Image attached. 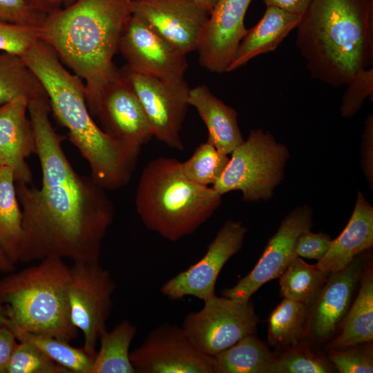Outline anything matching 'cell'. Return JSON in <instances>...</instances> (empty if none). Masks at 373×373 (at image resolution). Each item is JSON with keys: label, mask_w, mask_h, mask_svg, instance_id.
Returning <instances> with one entry per match:
<instances>
[{"label": "cell", "mask_w": 373, "mask_h": 373, "mask_svg": "<svg viewBox=\"0 0 373 373\" xmlns=\"http://www.w3.org/2000/svg\"><path fill=\"white\" fill-rule=\"evenodd\" d=\"M302 15L274 6H266L265 12L240 41L227 72L236 70L256 57L274 51L299 24Z\"/></svg>", "instance_id": "obj_21"}, {"label": "cell", "mask_w": 373, "mask_h": 373, "mask_svg": "<svg viewBox=\"0 0 373 373\" xmlns=\"http://www.w3.org/2000/svg\"><path fill=\"white\" fill-rule=\"evenodd\" d=\"M309 306L284 298L273 310L268 326V341L274 346H295L307 334Z\"/></svg>", "instance_id": "obj_28"}, {"label": "cell", "mask_w": 373, "mask_h": 373, "mask_svg": "<svg viewBox=\"0 0 373 373\" xmlns=\"http://www.w3.org/2000/svg\"><path fill=\"white\" fill-rule=\"evenodd\" d=\"M42 84L50 111L68 132L70 142L87 161L90 176L105 190H117L130 182L141 146L106 133L88 110L85 85L62 65L55 50L39 39L22 57Z\"/></svg>", "instance_id": "obj_2"}, {"label": "cell", "mask_w": 373, "mask_h": 373, "mask_svg": "<svg viewBox=\"0 0 373 373\" xmlns=\"http://www.w3.org/2000/svg\"><path fill=\"white\" fill-rule=\"evenodd\" d=\"M39 39V27L0 21V51L24 56Z\"/></svg>", "instance_id": "obj_35"}, {"label": "cell", "mask_w": 373, "mask_h": 373, "mask_svg": "<svg viewBox=\"0 0 373 373\" xmlns=\"http://www.w3.org/2000/svg\"><path fill=\"white\" fill-rule=\"evenodd\" d=\"M137 326L123 320L111 331L99 338L90 373H135L130 359V346L137 333Z\"/></svg>", "instance_id": "obj_26"}, {"label": "cell", "mask_w": 373, "mask_h": 373, "mask_svg": "<svg viewBox=\"0 0 373 373\" xmlns=\"http://www.w3.org/2000/svg\"><path fill=\"white\" fill-rule=\"evenodd\" d=\"M132 0H76L47 15L39 39L85 81L86 99L95 115L100 95L118 68L113 58L132 16Z\"/></svg>", "instance_id": "obj_3"}, {"label": "cell", "mask_w": 373, "mask_h": 373, "mask_svg": "<svg viewBox=\"0 0 373 373\" xmlns=\"http://www.w3.org/2000/svg\"><path fill=\"white\" fill-rule=\"evenodd\" d=\"M247 231L241 222L227 220L202 258L164 283L161 294L171 300L191 296L203 302L216 296L218 275L227 262L242 248Z\"/></svg>", "instance_id": "obj_12"}, {"label": "cell", "mask_w": 373, "mask_h": 373, "mask_svg": "<svg viewBox=\"0 0 373 373\" xmlns=\"http://www.w3.org/2000/svg\"><path fill=\"white\" fill-rule=\"evenodd\" d=\"M332 242L330 236L325 233H313L307 230L298 238L296 253L300 258L319 260L327 252Z\"/></svg>", "instance_id": "obj_38"}, {"label": "cell", "mask_w": 373, "mask_h": 373, "mask_svg": "<svg viewBox=\"0 0 373 373\" xmlns=\"http://www.w3.org/2000/svg\"><path fill=\"white\" fill-rule=\"evenodd\" d=\"M313 212L307 204L292 209L283 220L276 233L269 240L253 269L236 285L222 291L223 296L249 301L251 296L268 281L279 278L298 257V237L312 226Z\"/></svg>", "instance_id": "obj_14"}, {"label": "cell", "mask_w": 373, "mask_h": 373, "mask_svg": "<svg viewBox=\"0 0 373 373\" xmlns=\"http://www.w3.org/2000/svg\"><path fill=\"white\" fill-rule=\"evenodd\" d=\"M363 271L357 296L338 327L341 332L330 343L342 349L372 343L373 339V270L372 263Z\"/></svg>", "instance_id": "obj_23"}, {"label": "cell", "mask_w": 373, "mask_h": 373, "mask_svg": "<svg viewBox=\"0 0 373 373\" xmlns=\"http://www.w3.org/2000/svg\"><path fill=\"white\" fill-rule=\"evenodd\" d=\"M6 373H70L32 344L19 341L10 359Z\"/></svg>", "instance_id": "obj_33"}, {"label": "cell", "mask_w": 373, "mask_h": 373, "mask_svg": "<svg viewBox=\"0 0 373 373\" xmlns=\"http://www.w3.org/2000/svg\"><path fill=\"white\" fill-rule=\"evenodd\" d=\"M76 0H64V3L66 6H69L70 4L73 3Z\"/></svg>", "instance_id": "obj_46"}, {"label": "cell", "mask_w": 373, "mask_h": 373, "mask_svg": "<svg viewBox=\"0 0 373 373\" xmlns=\"http://www.w3.org/2000/svg\"><path fill=\"white\" fill-rule=\"evenodd\" d=\"M373 246V207L358 191L352 216L316 266L327 272L338 271Z\"/></svg>", "instance_id": "obj_20"}, {"label": "cell", "mask_w": 373, "mask_h": 373, "mask_svg": "<svg viewBox=\"0 0 373 373\" xmlns=\"http://www.w3.org/2000/svg\"><path fill=\"white\" fill-rule=\"evenodd\" d=\"M23 236V214L12 169L0 166V248L15 264L19 262Z\"/></svg>", "instance_id": "obj_24"}, {"label": "cell", "mask_w": 373, "mask_h": 373, "mask_svg": "<svg viewBox=\"0 0 373 373\" xmlns=\"http://www.w3.org/2000/svg\"><path fill=\"white\" fill-rule=\"evenodd\" d=\"M340 106L342 117L351 118L361 108L365 100H373L372 66L358 71L346 84Z\"/></svg>", "instance_id": "obj_36"}, {"label": "cell", "mask_w": 373, "mask_h": 373, "mask_svg": "<svg viewBox=\"0 0 373 373\" xmlns=\"http://www.w3.org/2000/svg\"><path fill=\"white\" fill-rule=\"evenodd\" d=\"M296 44L312 78L346 85L373 64V0H312Z\"/></svg>", "instance_id": "obj_4"}, {"label": "cell", "mask_w": 373, "mask_h": 373, "mask_svg": "<svg viewBox=\"0 0 373 373\" xmlns=\"http://www.w3.org/2000/svg\"><path fill=\"white\" fill-rule=\"evenodd\" d=\"M297 345L276 358L269 373H330L336 370L323 357Z\"/></svg>", "instance_id": "obj_32"}, {"label": "cell", "mask_w": 373, "mask_h": 373, "mask_svg": "<svg viewBox=\"0 0 373 373\" xmlns=\"http://www.w3.org/2000/svg\"><path fill=\"white\" fill-rule=\"evenodd\" d=\"M70 267L63 259L47 258L0 281L8 318L7 327L70 342L78 329L69 311Z\"/></svg>", "instance_id": "obj_6"}, {"label": "cell", "mask_w": 373, "mask_h": 373, "mask_svg": "<svg viewBox=\"0 0 373 373\" xmlns=\"http://www.w3.org/2000/svg\"><path fill=\"white\" fill-rule=\"evenodd\" d=\"M252 0H218L200 35L196 50L200 65L217 73L227 72L246 34L245 17Z\"/></svg>", "instance_id": "obj_16"}, {"label": "cell", "mask_w": 373, "mask_h": 373, "mask_svg": "<svg viewBox=\"0 0 373 373\" xmlns=\"http://www.w3.org/2000/svg\"><path fill=\"white\" fill-rule=\"evenodd\" d=\"M46 16L23 0H0V21L39 28Z\"/></svg>", "instance_id": "obj_37"}, {"label": "cell", "mask_w": 373, "mask_h": 373, "mask_svg": "<svg viewBox=\"0 0 373 373\" xmlns=\"http://www.w3.org/2000/svg\"><path fill=\"white\" fill-rule=\"evenodd\" d=\"M28 102L17 98L0 106V166L10 167L15 182L30 184L32 173L26 160L37 151Z\"/></svg>", "instance_id": "obj_19"}, {"label": "cell", "mask_w": 373, "mask_h": 373, "mask_svg": "<svg viewBox=\"0 0 373 373\" xmlns=\"http://www.w3.org/2000/svg\"><path fill=\"white\" fill-rule=\"evenodd\" d=\"M330 273L296 257L279 277L284 298L311 305Z\"/></svg>", "instance_id": "obj_29"}, {"label": "cell", "mask_w": 373, "mask_h": 373, "mask_svg": "<svg viewBox=\"0 0 373 373\" xmlns=\"http://www.w3.org/2000/svg\"><path fill=\"white\" fill-rule=\"evenodd\" d=\"M222 197L211 186L188 180L175 158L160 156L143 169L135 205L147 229L175 242L208 220L221 204Z\"/></svg>", "instance_id": "obj_5"}, {"label": "cell", "mask_w": 373, "mask_h": 373, "mask_svg": "<svg viewBox=\"0 0 373 373\" xmlns=\"http://www.w3.org/2000/svg\"><path fill=\"white\" fill-rule=\"evenodd\" d=\"M115 288L109 271L99 262H75L70 267L68 296L70 320L82 332L83 349L93 359L97 343L107 330Z\"/></svg>", "instance_id": "obj_8"}, {"label": "cell", "mask_w": 373, "mask_h": 373, "mask_svg": "<svg viewBox=\"0 0 373 373\" xmlns=\"http://www.w3.org/2000/svg\"><path fill=\"white\" fill-rule=\"evenodd\" d=\"M189 104L193 106L208 131L207 140L220 152L229 155L243 142L238 113L216 97L205 85L190 88Z\"/></svg>", "instance_id": "obj_22"}, {"label": "cell", "mask_w": 373, "mask_h": 373, "mask_svg": "<svg viewBox=\"0 0 373 373\" xmlns=\"http://www.w3.org/2000/svg\"><path fill=\"white\" fill-rule=\"evenodd\" d=\"M40 162L41 186L15 182L23 214L19 262L47 258L99 262L102 244L113 222L115 207L93 178L79 174L52 127L48 101L28 104Z\"/></svg>", "instance_id": "obj_1"}, {"label": "cell", "mask_w": 373, "mask_h": 373, "mask_svg": "<svg viewBox=\"0 0 373 373\" xmlns=\"http://www.w3.org/2000/svg\"><path fill=\"white\" fill-rule=\"evenodd\" d=\"M365 260L357 256L344 269L329 274L309 310L307 334L314 338L326 340L338 327L350 308Z\"/></svg>", "instance_id": "obj_18"}, {"label": "cell", "mask_w": 373, "mask_h": 373, "mask_svg": "<svg viewBox=\"0 0 373 373\" xmlns=\"http://www.w3.org/2000/svg\"><path fill=\"white\" fill-rule=\"evenodd\" d=\"M29 6L41 12L48 15L59 8L64 3V0H23Z\"/></svg>", "instance_id": "obj_42"}, {"label": "cell", "mask_w": 373, "mask_h": 373, "mask_svg": "<svg viewBox=\"0 0 373 373\" xmlns=\"http://www.w3.org/2000/svg\"><path fill=\"white\" fill-rule=\"evenodd\" d=\"M17 343L12 331L7 326H0V373H6L10 359Z\"/></svg>", "instance_id": "obj_40"}, {"label": "cell", "mask_w": 373, "mask_h": 373, "mask_svg": "<svg viewBox=\"0 0 373 373\" xmlns=\"http://www.w3.org/2000/svg\"><path fill=\"white\" fill-rule=\"evenodd\" d=\"M214 373H269L276 357L254 334L213 356Z\"/></svg>", "instance_id": "obj_25"}, {"label": "cell", "mask_w": 373, "mask_h": 373, "mask_svg": "<svg viewBox=\"0 0 373 373\" xmlns=\"http://www.w3.org/2000/svg\"><path fill=\"white\" fill-rule=\"evenodd\" d=\"M132 14L145 20L183 54L196 50L210 12L195 0H132Z\"/></svg>", "instance_id": "obj_17"}, {"label": "cell", "mask_w": 373, "mask_h": 373, "mask_svg": "<svg viewBox=\"0 0 373 373\" xmlns=\"http://www.w3.org/2000/svg\"><path fill=\"white\" fill-rule=\"evenodd\" d=\"M362 168L369 184L372 189L373 183V115L369 114L364 123L361 144Z\"/></svg>", "instance_id": "obj_39"}, {"label": "cell", "mask_w": 373, "mask_h": 373, "mask_svg": "<svg viewBox=\"0 0 373 373\" xmlns=\"http://www.w3.org/2000/svg\"><path fill=\"white\" fill-rule=\"evenodd\" d=\"M329 351V362L340 373L373 372V353L370 343Z\"/></svg>", "instance_id": "obj_34"}, {"label": "cell", "mask_w": 373, "mask_h": 373, "mask_svg": "<svg viewBox=\"0 0 373 373\" xmlns=\"http://www.w3.org/2000/svg\"><path fill=\"white\" fill-rule=\"evenodd\" d=\"M266 6H274L291 13L303 15L312 0H262Z\"/></svg>", "instance_id": "obj_41"}, {"label": "cell", "mask_w": 373, "mask_h": 373, "mask_svg": "<svg viewBox=\"0 0 373 373\" xmlns=\"http://www.w3.org/2000/svg\"><path fill=\"white\" fill-rule=\"evenodd\" d=\"M202 7H204L207 10H208L210 14L216 3L218 0H195Z\"/></svg>", "instance_id": "obj_45"}, {"label": "cell", "mask_w": 373, "mask_h": 373, "mask_svg": "<svg viewBox=\"0 0 373 373\" xmlns=\"http://www.w3.org/2000/svg\"><path fill=\"white\" fill-rule=\"evenodd\" d=\"M118 51L131 70L162 79H183L188 68L186 55L133 14L121 34Z\"/></svg>", "instance_id": "obj_13"}, {"label": "cell", "mask_w": 373, "mask_h": 373, "mask_svg": "<svg viewBox=\"0 0 373 373\" xmlns=\"http://www.w3.org/2000/svg\"><path fill=\"white\" fill-rule=\"evenodd\" d=\"M95 116L106 133L124 142L142 147L153 137L137 95L119 68L104 87Z\"/></svg>", "instance_id": "obj_15"}, {"label": "cell", "mask_w": 373, "mask_h": 373, "mask_svg": "<svg viewBox=\"0 0 373 373\" xmlns=\"http://www.w3.org/2000/svg\"><path fill=\"white\" fill-rule=\"evenodd\" d=\"M18 341L30 343L70 373H90L93 359L85 350L54 336L27 332L9 327Z\"/></svg>", "instance_id": "obj_30"}, {"label": "cell", "mask_w": 373, "mask_h": 373, "mask_svg": "<svg viewBox=\"0 0 373 373\" xmlns=\"http://www.w3.org/2000/svg\"><path fill=\"white\" fill-rule=\"evenodd\" d=\"M135 373H214L213 356L202 353L182 327L162 324L130 352Z\"/></svg>", "instance_id": "obj_11"}, {"label": "cell", "mask_w": 373, "mask_h": 373, "mask_svg": "<svg viewBox=\"0 0 373 373\" xmlns=\"http://www.w3.org/2000/svg\"><path fill=\"white\" fill-rule=\"evenodd\" d=\"M13 264L0 248V271L7 273L14 270Z\"/></svg>", "instance_id": "obj_43"}, {"label": "cell", "mask_w": 373, "mask_h": 373, "mask_svg": "<svg viewBox=\"0 0 373 373\" xmlns=\"http://www.w3.org/2000/svg\"><path fill=\"white\" fill-rule=\"evenodd\" d=\"M229 157L208 140L195 149L193 155L180 162L183 175L190 181L199 185L209 186L219 179L224 171Z\"/></svg>", "instance_id": "obj_31"}, {"label": "cell", "mask_w": 373, "mask_h": 373, "mask_svg": "<svg viewBox=\"0 0 373 373\" xmlns=\"http://www.w3.org/2000/svg\"><path fill=\"white\" fill-rule=\"evenodd\" d=\"M8 318L6 314L5 305L0 293V326H6Z\"/></svg>", "instance_id": "obj_44"}, {"label": "cell", "mask_w": 373, "mask_h": 373, "mask_svg": "<svg viewBox=\"0 0 373 373\" xmlns=\"http://www.w3.org/2000/svg\"><path fill=\"white\" fill-rule=\"evenodd\" d=\"M20 97L28 104L49 101L42 84L21 57L0 53V106Z\"/></svg>", "instance_id": "obj_27"}, {"label": "cell", "mask_w": 373, "mask_h": 373, "mask_svg": "<svg viewBox=\"0 0 373 373\" xmlns=\"http://www.w3.org/2000/svg\"><path fill=\"white\" fill-rule=\"evenodd\" d=\"M228 164L211 187L221 195L240 191L242 200L271 198L284 177L287 147L262 128L251 130L247 140L231 153Z\"/></svg>", "instance_id": "obj_7"}, {"label": "cell", "mask_w": 373, "mask_h": 373, "mask_svg": "<svg viewBox=\"0 0 373 373\" xmlns=\"http://www.w3.org/2000/svg\"><path fill=\"white\" fill-rule=\"evenodd\" d=\"M137 95L153 136L169 147L183 150L180 131L189 104L190 88L183 79L166 80L120 69Z\"/></svg>", "instance_id": "obj_10"}, {"label": "cell", "mask_w": 373, "mask_h": 373, "mask_svg": "<svg viewBox=\"0 0 373 373\" xmlns=\"http://www.w3.org/2000/svg\"><path fill=\"white\" fill-rule=\"evenodd\" d=\"M258 322L249 300L216 295L202 309L186 314L182 327L202 353L213 356L254 334Z\"/></svg>", "instance_id": "obj_9"}]
</instances>
